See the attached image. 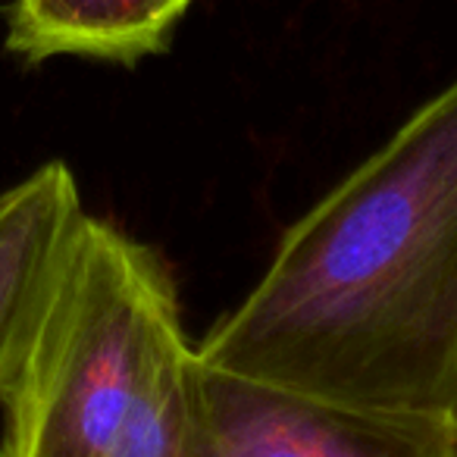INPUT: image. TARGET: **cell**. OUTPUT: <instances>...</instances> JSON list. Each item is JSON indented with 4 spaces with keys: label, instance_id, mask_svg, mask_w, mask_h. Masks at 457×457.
Instances as JSON below:
<instances>
[{
    "label": "cell",
    "instance_id": "6da1fadb",
    "mask_svg": "<svg viewBox=\"0 0 457 457\" xmlns=\"http://www.w3.org/2000/svg\"><path fill=\"white\" fill-rule=\"evenodd\" d=\"M220 373L338 404H457V79L288 226L197 345Z\"/></svg>",
    "mask_w": 457,
    "mask_h": 457
},
{
    "label": "cell",
    "instance_id": "7a4b0ae2",
    "mask_svg": "<svg viewBox=\"0 0 457 457\" xmlns=\"http://www.w3.org/2000/svg\"><path fill=\"white\" fill-rule=\"evenodd\" d=\"M204 361L163 257L85 213L4 398L0 457H197Z\"/></svg>",
    "mask_w": 457,
    "mask_h": 457
},
{
    "label": "cell",
    "instance_id": "3957f363",
    "mask_svg": "<svg viewBox=\"0 0 457 457\" xmlns=\"http://www.w3.org/2000/svg\"><path fill=\"white\" fill-rule=\"evenodd\" d=\"M197 457H457L451 417L338 404L204 363Z\"/></svg>",
    "mask_w": 457,
    "mask_h": 457
},
{
    "label": "cell",
    "instance_id": "277c9868",
    "mask_svg": "<svg viewBox=\"0 0 457 457\" xmlns=\"http://www.w3.org/2000/svg\"><path fill=\"white\" fill-rule=\"evenodd\" d=\"M82 216L76 176L60 160L0 191V401L20 373L38 313Z\"/></svg>",
    "mask_w": 457,
    "mask_h": 457
},
{
    "label": "cell",
    "instance_id": "5b68a950",
    "mask_svg": "<svg viewBox=\"0 0 457 457\" xmlns=\"http://www.w3.org/2000/svg\"><path fill=\"white\" fill-rule=\"evenodd\" d=\"M195 0H13L7 51L26 63L54 57L132 66L160 54Z\"/></svg>",
    "mask_w": 457,
    "mask_h": 457
},
{
    "label": "cell",
    "instance_id": "8992f818",
    "mask_svg": "<svg viewBox=\"0 0 457 457\" xmlns=\"http://www.w3.org/2000/svg\"><path fill=\"white\" fill-rule=\"evenodd\" d=\"M451 420H454V426H457V404H454V411H451Z\"/></svg>",
    "mask_w": 457,
    "mask_h": 457
}]
</instances>
